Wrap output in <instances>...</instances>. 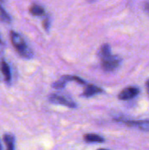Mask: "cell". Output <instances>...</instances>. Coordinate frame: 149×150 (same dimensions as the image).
I'll return each instance as SVG.
<instances>
[{
    "label": "cell",
    "mask_w": 149,
    "mask_h": 150,
    "mask_svg": "<svg viewBox=\"0 0 149 150\" xmlns=\"http://www.w3.org/2000/svg\"><path fill=\"white\" fill-rule=\"evenodd\" d=\"M103 90L100 88V87H97L96 85H93V84H88L86 85V87L84 88V91H83V96L89 98V97H92L97 93H100L102 92Z\"/></svg>",
    "instance_id": "obj_6"
},
{
    "label": "cell",
    "mask_w": 149,
    "mask_h": 150,
    "mask_svg": "<svg viewBox=\"0 0 149 150\" xmlns=\"http://www.w3.org/2000/svg\"><path fill=\"white\" fill-rule=\"evenodd\" d=\"M128 127H138L141 130H149V120H123Z\"/></svg>",
    "instance_id": "obj_5"
},
{
    "label": "cell",
    "mask_w": 149,
    "mask_h": 150,
    "mask_svg": "<svg viewBox=\"0 0 149 150\" xmlns=\"http://www.w3.org/2000/svg\"><path fill=\"white\" fill-rule=\"evenodd\" d=\"M0 150H2V147H1V143H0Z\"/></svg>",
    "instance_id": "obj_18"
},
{
    "label": "cell",
    "mask_w": 149,
    "mask_h": 150,
    "mask_svg": "<svg viewBox=\"0 0 149 150\" xmlns=\"http://www.w3.org/2000/svg\"><path fill=\"white\" fill-rule=\"evenodd\" d=\"M146 85H147V91H148V96H149V79L147 81Z\"/></svg>",
    "instance_id": "obj_14"
},
{
    "label": "cell",
    "mask_w": 149,
    "mask_h": 150,
    "mask_svg": "<svg viewBox=\"0 0 149 150\" xmlns=\"http://www.w3.org/2000/svg\"><path fill=\"white\" fill-rule=\"evenodd\" d=\"M0 1H4V0H0Z\"/></svg>",
    "instance_id": "obj_19"
},
{
    "label": "cell",
    "mask_w": 149,
    "mask_h": 150,
    "mask_svg": "<svg viewBox=\"0 0 149 150\" xmlns=\"http://www.w3.org/2000/svg\"><path fill=\"white\" fill-rule=\"evenodd\" d=\"M0 44H2V40H1V37H0Z\"/></svg>",
    "instance_id": "obj_17"
},
{
    "label": "cell",
    "mask_w": 149,
    "mask_h": 150,
    "mask_svg": "<svg viewBox=\"0 0 149 150\" xmlns=\"http://www.w3.org/2000/svg\"><path fill=\"white\" fill-rule=\"evenodd\" d=\"M49 100L52 103L58 104V105H63L70 107V108L76 107V104L72 100H69V99L66 98L63 96H59V95H56V94H52L49 97Z\"/></svg>",
    "instance_id": "obj_4"
},
{
    "label": "cell",
    "mask_w": 149,
    "mask_h": 150,
    "mask_svg": "<svg viewBox=\"0 0 149 150\" xmlns=\"http://www.w3.org/2000/svg\"><path fill=\"white\" fill-rule=\"evenodd\" d=\"M139 92L140 90L134 86L127 87L124 89L122 91H120V93L119 94V98L120 100H129L135 98L139 94Z\"/></svg>",
    "instance_id": "obj_3"
},
{
    "label": "cell",
    "mask_w": 149,
    "mask_h": 150,
    "mask_svg": "<svg viewBox=\"0 0 149 150\" xmlns=\"http://www.w3.org/2000/svg\"><path fill=\"white\" fill-rule=\"evenodd\" d=\"M30 12L34 16H43L45 14V10L40 5L33 4L30 8Z\"/></svg>",
    "instance_id": "obj_9"
},
{
    "label": "cell",
    "mask_w": 149,
    "mask_h": 150,
    "mask_svg": "<svg viewBox=\"0 0 149 150\" xmlns=\"http://www.w3.org/2000/svg\"><path fill=\"white\" fill-rule=\"evenodd\" d=\"M0 68H1V72L3 73V76H4L5 81L9 82V81L11 80V70H10L9 65H8L4 61H3V62H1Z\"/></svg>",
    "instance_id": "obj_7"
},
{
    "label": "cell",
    "mask_w": 149,
    "mask_h": 150,
    "mask_svg": "<svg viewBox=\"0 0 149 150\" xmlns=\"http://www.w3.org/2000/svg\"><path fill=\"white\" fill-rule=\"evenodd\" d=\"M99 56L101 59V66L105 71L110 72L115 70L120 64V58L112 55L111 53V47L109 44H104L99 51Z\"/></svg>",
    "instance_id": "obj_1"
},
{
    "label": "cell",
    "mask_w": 149,
    "mask_h": 150,
    "mask_svg": "<svg viewBox=\"0 0 149 150\" xmlns=\"http://www.w3.org/2000/svg\"><path fill=\"white\" fill-rule=\"evenodd\" d=\"M145 8L147 9V11L149 12V3H148V4H146V5H145Z\"/></svg>",
    "instance_id": "obj_15"
},
{
    "label": "cell",
    "mask_w": 149,
    "mask_h": 150,
    "mask_svg": "<svg viewBox=\"0 0 149 150\" xmlns=\"http://www.w3.org/2000/svg\"><path fill=\"white\" fill-rule=\"evenodd\" d=\"M4 141L6 144L7 150H14V139L10 134H5L4 137Z\"/></svg>",
    "instance_id": "obj_10"
},
{
    "label": "cell",
    "mask_w": 149,
    "mask_h": 150,
    "mask_svg": "<svg viewBox=\"0 0 149 150\" xmlns=\"http://www.w3.org/2000/svg\"><path fill=\"white\" fill-rule=\"evenodd\" d=\"M97 150H108V149H99Z\"/></svg>",
    "instance_id": "obj_16"
},
{
    "label": "cell",
    "mask_w": 149,
    "mask_h": 150,
    "mask_svg": "<svg viewBox=\"0 0 149 150\" xmlns=\"http://www.w3.org/2000/svg\"><path fill=\"white\" fill-rule=\"evenodd\" d=\"M42 24H43L44 29H45L47 32H48V31H49V27H50V19H49V18H48V17H46V18H44Z\"/></svg>",
    "instance_id": "obj_13"
},
{
    "label": "cell",
    "mask_w": 149,
    "mask_h": 150,
    "mask_svg": "<svg viewBox=\"0 0 149 150\" xmlns=\"http://www.w3.org/2000/svg\"><path fill=\"white\" fill-rule=\"evenodd\" d=\"M10 36H11V40L13 47H15L17 52L21 56L27 58V59L32 57L33 53H32V49L27 46V44L25 43V41L24 40V39L22 38L21 35H19L16 32L11 31Z\"/></svg>",
    "instance_id": "obj_2"
},
{
    "label": "cell",
    "mask_w": 149,
    "mask_h": 150,
    "mask_svg": "<svg viewBox=\"0 0 149 150\" xmlns=\"http://www.w3.org/2000/svg\"><path fill=\"white\" fill-rule=\"evenodd\" d=\"M65 84H66V82L61 78L59 81L55 82V83L53 84V87L55 88V89H61V88H63V87L65 86Z\"/></svg>",
    "instance_id": "obj_12"
},
{
    "label": "cell",
    "mask_w": 149,
    "mask_h": 150,
    "mask_svg": "<svg viewBox=\"0 0 149 150\" xmlns=\"http://www.w3.org/2000/svg\"><path fill=\"white\" fill-rule=\"evenodd\" d=\"M84 140L87 142H104L105 139L97 134H87L84 135Z\"/></svg>",
    "instance_id": "obj_8"
},
{
    "label": "cell",
    "mask_w": 149,
    "mask_h": 150,
    "mask_svg": "<svg viewBox=\"0 0 149 150\" xmlns=\"http://www.w3.org/2000/svg\"><path fill=\"white\" fill-rule=\"evenodd\" d=\"M0 20L3 21V22H5V23H10L11 20L10 15L1 6H0Z\"/></svg>",
    "instance_id": "obj_11"
}]
</instances>
